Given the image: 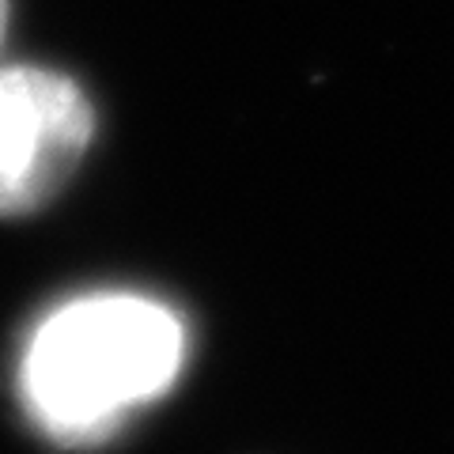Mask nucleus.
<instances>
[{"instance_id":"obj_1","label":"nucleus","mask_w":454,"mask_h":454,"mask_svg":"<svg viewBox=\"0 0 454 454\" xmlns=\"http://www.w3.org/2000/svg\"><path fill=\"white\" fill-rule=\"evenodd\" d=\"M186 322L145 292H83L27 333L16 394L57 447H98L175 387L186 367Z\"/></svg>"},{"instance_id":"obj_2","label":"nucleus","mask_w":454,"mask_h":454,"mask_svg":"<svg viewBox=\"0 0 454 454\" xmlns=\"http://www.w3.org/2000/svg\"><path fill=\"white\" fill-rule=\"evenodd\" d=\"M88 95L50 68H0V216L46 208L88 155Z\"/></svg>"},{"instance_id":"obj_3","label":"nucleus","mask_w":454,"mask_h":454,"mask_svg":"<svg viewBox=\"0 0 454 454\" xmlns=\"http://www.w3.org/2000/svg\"><path fill=\"white\" fill-rule=\"evenodd\" d=\"M4 16H8V4L0 0V38H4Z\"/></svg>"}]
</instances>
